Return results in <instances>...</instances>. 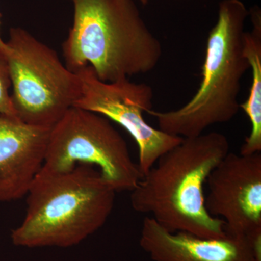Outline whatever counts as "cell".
Instances as JSON below:
<instances>
[{"label":"cell","instance_id":"obj_14","mask_svg":"<svg viewBox=\"0 0 261 261\" xmlns=\"http://www.w3.org/2000/svg\"><path fill=\"white\" fill-rule=\"evenodd\" d=\"M138 1L140 2V3H142V4L145 5L149 3V0H138Z\"/></svg>","mask_w":261,"mask_h":261},{"label":"cell","instance_id":"obj_12","mask_svg":"<svg viewBox=\"0 0 261 261\" xmlns=\"http://www.w3.org/2000/svg\"><path fill=\"white\" fill-rule=\"evenodd\" d=\"M11 82L6 58L0 56V114L15 116L10 89Z\"/></svg>","mask_w":261,"mask_h":261},{"label":"cell","instance_id":"obj_13","mask_svg":"<svg viewBox=\"0 0 261 261\" xmlns=\"http://www.w3.org/2000/svg\"><path fill=\"white\" fill-rule=\"evenodd\" d=\"M2 17L3 15L0 13V29H1ZM7 51H8V47H7L6 42L3 41V38L1 37V33H0V56L6 58Z\"/></svg>","mask_w":261,"mask_h":261},{"label":"cell","instance_id":"obj_6","mask_svg":"<svg viewBox=\"0 0 261 261\" xmlns=\"http://www.w3.org/2000/svg\"><path fill=\"white\" fill-rule=\"evenodd\" d=\"M111 121L98 113L70 108L50 128L43 169L65 172L78 165H90L116 192H132L142 172Z\"/></svg>","mask_w":261,"mask_h":261},{"label":"cell","instance_id":"obj_8","mask_svg":"<svg viewBox=\"0 0 261 261\" xmlns=\"http://www.w3.org/2000/svg\"><path fill=\"white\" fill-rule=\"evenodd\" d=\"M206 184V210L224 221L226 233L246 237L261 231L260 152H228Z\"/></svg>","mask_w":261,"mask_h":261},{"label":"cell","instance_id":"obj_5","mask_svg":"<svg viewBox=\"0 0 261 261\" xmlns=\"http://www.w3.org/2000/svg\"><path fill=\"white\" fill-rule=\"evenodd\" d=\"M5 42L16 116L51 128L80 99V75L62 63L56 50L21 27L10 29Z\"/></svg>","mask_w":261,"mask_h":261},{"label":"cell","instance_id":"obj_4","mask_svg":"<svg viewBox=\"0 0 261 261\" xmlns=\"http://www.w3.org/2000/svg\"><path fill=\"white\" fill-rule=\"evenodd\" d=\"M249 10L242 0H222L216 24L207 37L200 86L177 109L149 110L159 129L182 138L197 137L211 126L228 123L238 115L241 82L248 61L244 54L245 24Z\"/></svg>","mask_w":261,"mask_h":261},{"label":"cell","instance_id":"obj_2","mask_svg":"<svg viewBox=\"0 0 261 261\" xmlns=\"http://www.w3.org/2000/svg\"><path fill=\"white\" fill-rule=\"evenodd\" d=\"M67 1L73 6V21L62 47L72 72L90 66L99 80L113 82L159 65L162 44L135 0Z\"/></svg>","mask_w":261,"mask_h":261},{"label":"cell","instance_id":"obj_9","mask_svg":"<svg viewBox=\"0 0 261 261\" xmlns=\"http://www.w3.org/2000/svg\"><path fill=\"white\" fill-rule=\"evenodd\" d=\"M50 128L0 114V201L27 196L45 161Z\"/></svg>","mask_w":261,"mask_h":261},{"label":"cell","instance_id":"obj_7","mask_svg":"<svg viewBox=\"0 0 261 261\" xmlns=\"http://www.w3.org/2000/svg\"><path fill=\"white\" fill-rule=\"evenodd\" d=\"M75 73L82 82V94L75 107L98 113L128 132L138 146V166L142 176L183 140L154 128L146 121L145 114L152 109L153 99V91L148 84L135 83L128 78L102 82L90 66Z\"/></svg>","mask_w":261,"mask_h":261},{"label":"cell","instance_id":"obj_15","mask_svg":"<svg viewBox=\"0 0 261 261\" xmlns=\"http://www.w3.org/2000/svg\"><path fill=\"white\" fill-rule=\"evenodd\" d=\"M178 1H187V0H178Z\"/></svg>","mask_w":261,"mask_h":261},{"label":"cell","instance_id":"obj_1","mask_svg":"<svg viewBox=\"0 0 261 261\" xmlns=\"http://www.w3.org/2000/svg\"><path fill=\"white\" fill-rule=\"evenodd\" d=\"M229 149L227 137L220 132L183 138L158 160L130 192L134 210L150 215L171 232L224 238V221L206 210L204 186Z\"/></svg>","mask_w":261,"mask_h":261},{"label":"cell","instance_id":"obj_11","mask_svg":"<svg viewBox=\"0 0 261 261\" xmlns=\"http://www.w3.org/2000/svg\"><path fill=\"white\" fill-rule=\"evenodd\" d=\"M252 23L250 32H245L244 54L252 71L250 94L240 109L248 117L250 132L240 148V154L261 152V10L257 5L249 10Z\"/></svg>","mask_w":261,"mask_h":261},{"label":"cell","instance_id":"obj_10","mask_svg":"<svg viewBox=\"0 0 261 261\" xmlns=\"http://www.w3.org/2000/svg\"><path fill=\"white\" fill-rule=\"evenodd\" d=\"M140 245L153 261H252L245 236L226 233L224 238L208 239L171 232L149 216L142 222Z\"/></svg>","mask_w":261,"mask_h":261},{"label":"cell","instance_id":"obj_3","mask_svg":"<svg viewBox=\"0 0 261 261\" xmlns=\"http://www.w3.org/2000/svg\"><path fill=\"white\" fill-rule=\"evenodd\" d=\"M96 168L78 165L60 173L42 168L27 193L25 218L12 231L13 245L72 247L102 228L117 192Z\"/></svg>","mask_w":261,"mask_h":261}]
</instances>
